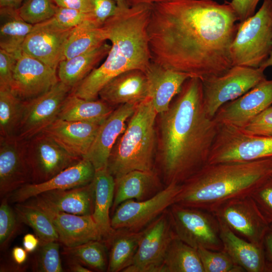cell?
<instances>
[{"label": "cell", "instance_id": "46", "mask_svg": "<svg viewBox=\"0 0 272 272\" xmlns=\"http://www.w3.org/2000/svg\"><path fill=\"white\" fill-rule=\"evenodd\" d=\"M96 22L103 26L116 13L118 6L113 0H90Z\"/></svg>", "mask_w": 272, "mask_h": 272}, {"label": "cell", "instance_id": "30", "mask_svg": "<svg viewBox=\"0 0 272 272\" xmlns=\"http://www.w3.org/2000/svg\"><path fill=\"white\" fill-rule=\"evenodd\" d=\"M143 230H115L105 242L108 249L107 271H123L132 263L137 253Z\"/></svg>", "mask_w": 272, "mask_h": 272}, {"label": "cell", "instance_id": "22", "mask_svg": "<svg viewBox=\"0 0 272 272\" xmlns=\"http://www.w3.org/2000/svg\"><path fill=\"white\" fill-rule=\"evenodd\" d=\"M101 123L69 121L57 118L42 132L70 155L80 159L87 154Z\"/></svg>", "mask_w": 272, "mask_h": 272}, {"label": "cell", "instance_id": "21", "mask_svg": "<svg viewBox=\"0 0 272 272\" xmlns=\"http://www.w3.org/2000/svg\"><path fill=\"white\" fill-rule=\"evenodd\" d=\"M137 105H119L100 124L94 142L84 158L92 163L96 170L107 168L111 150L124 131L126 121L133 114Z\"/></svg>", "mask_w": 272, "mask_h": 272}, {"label": "cell", "instance_id": "18", "mask_svg": "<svg viewBox=\"0 0 272 272\" xmlns=\"http://www.w3.org/2000/svg\"><path fill=\"white\" fill-rule=\"evenodd\" d=\"M25 140L16 136L0 137V194L6 196L31 183L25 148Z\"/></svg>", "mask_w": 272, "mask_h": 272}, {"label": "cell", "instance_id": "3", "mask_svg": "<svg viewBox=\"0 0 272 272\" xmlns=\"http://www.w3.org/2000/svg\"><path fill=\"white\" fill-rule=\"evenodd\" d=\"M151 9L152 4L118 6L115 14L104 24L111 42L107 57L71 94L96 100L102 88L118 75L132 70L146 71L152 61L147 31Z\"/></svg>", "mask_w": 272, "mask_h": 272}, {"label": "cell", "instance_id": "8", "mask_svg": "<svg viewBox=\"0 0 272 272\" xmlns=\"http://www.w3.org/2000/svg\"><path fill=\"white\" fill-rule=\"evenodd\" d=\"M219 125L207 164L272 158V136L250 134L239 128Z\"/></svg>", "mask_w": 272, "mask_h": 272}, {"label": "cell", "instance_id": "51", "mask_svg": "<svg viewBox=\"0 0 272 272\" xmlns=\"http://www.w3.org/2000/svg\"><path fill=\"white\" fill-rule=\"evenodd\" d=\"M263 247L266 261L272 262V229L270 228L264 237Z\"/></svg>", "mask_w": 272, "mask_h": 272}, {"label": "cell", "instance_id": "14", "mask_svg": "<svg viewBox=\"0 0 272 272\" xmlns=\"http://www.w3.org/2000/svg\"><path fill=\"white\" fill-rule=\"evenodd\" d=\"M25 148L32 183L47 181L81 159L70 155L43 132L25 140Z\"/></svg>", "mask_w": 272, "mask_h": 272}, {"label": "cell", "instance_id": "15", "mask_svg": "<svg viewBox=\"0 0 272 272\" xmlns=\"http://www.w3.org/2000/svg\"><path fill=\"white\" fill-rule=\"evenodd\" d=\"M271 106L272 79H266L241 96L222 106L214 118L219 125L242 129Z\"/></svg>", "mask_w": 272, "mask_h": 272}, {"label": "cell", "instance_id": "42", "mask_svg": "<svg viewBox=\"0 0 272 272\" xmlns=\"http://www.w3.org/2000/svg\"><path fill=\"white\" fill-rule=\"evenodd\" d=\"M89 20L96 22L92 13L57 6L53 16L46 21L58 28L67 30L73 29Z\"/></svg>", "mask_w": 272, "mask_h": 272}, {"label": "cell", "instance_id": "39", "mask_svg": "<svg viewBox=\"0 0 272 272\" xmlns=\"http://www.w3.org/2000/svg\"><path fill=\"white\" fill-rule=\"evenodd\" d=\"M57 7L53 0H26L18 11L25 22L34 25L51 18Z\"/></svg>", "mask_w": 272, "mask_h": 272}, {"label": "cell", "instance_id": "55", "mask_svg": "<svg viewBox=\"0 0 272 272\" xmlns=\"http://www.w3.org/2000/svg\"><path fill=\"white\" fill-rule=\"evenodd\" d=\"M272 66V49L268 58L261 65L260 67L266 69L267 67Z\"/></svg>", "mask_w": 272, "mask_h": 272}, {"label": "cell", "instance_id": "53", "mask_svg": "<svg viewBox=\"0 0 272 272\" xmlns=\"http://www.w3.org/2000/svg\"><path fill=\"white\" fill-rule=\"evenodd\" d=\"M176 1L178 0H126V4L128 6L131 7L140 4H153Z\"/></svg>", "mask_w": 272, "mask_h": 272}, {"label": "cell", "instance_id": "27", "mask_svg": "<svg viewBox=\"0 0 272 272\" xmlns=\"http://www.w3.org/2000/svg\"><path fill=\"white\" fill-rule=\"evenodd\" d=\"M223 250L247 272H264L266 259L263 246L241 238L220 221Z\"/></svg>", "mask_w": 272, "mask_h": 272}, {"label": "cell", "instance_id": "35", "mask_svg": "<svg viewBox=\"0 0 272 272\" xmlns=\"http://www.w3.org/2000/svg\"><path fill=\"white\" fill-rule=\"evenodd\" d=\"M14 210L21 223L33 230L40 243L59 241L53 222L39 207L30 202H23L16 203Z\"/></svg>", "mask_w": 272, "mask_h": 272}, {"label": "cell", "instance_id": "44", "mask_svg": "<svg viewBox=\"0 0 272 272\" xmlns=\"http://www.w3.org/2000/svg\"><path fill=\"white\" fill-rule=\"evenodd\" d=\"M242 130L250 134L272 136V106L257 115Z\"/></svg>", "mask_w": 272, "mask_h": 272}, {"label": "cell", "instance_id": "20", "mask_svg": "<svg viewBox=\"0 0 272 272\" xmlns=\"http://www.w3.org/2000/svg\"><path fill=\"white\" fill-rule=\"evenodd\" d=\"M29 202L44 211L53 222L59 242L72 247L92 240L104 241L103 234L92 215H77L55 211L31 198Z\"/></svg>", "mask_w": 272, "mask_h": 272}, {"label": "cell", "instance_id": "28", "mask_svg": "<svg viewBox=\"0 0 272 272\" xmlns=\"http://www.w3.org/2000/svg\"><path fill=\"white\" fill-rule=\"evenodd\" d=\"M94 192V208L92 215L100 228L106 241L114 230L111 225L110 211L114 196L115 179L107 168L96 170L93 180Z\"/></svg>", "mask_w": 272, "mask_h": 272}, {"label": "cell", "instance_id": "1", "mask_svg": "<svg viewBox=\"0 0 272 272\" xmlns=\"http://www.w3.org/2000/svg\"><path fill=\"white\" fill-rule=\"evenodd\" d=\"M239 21L229 2L178 0L152 4L148 26L152 61L203 80L232 66Z\"/></svg>", "mask_w": 272, "mask_h": 272}, {"label": "cell", "instance_id": "32", "mask_svg": "<svg viewBox=\"0 0 272 272\" xmlns=\"http://www.w3.org/2000/svg\"><path fill=\"white\" fill-rule=\"evenodd\" d=\"M33 25L25 22L18 9L1 8L0 47L18 58L22 53V45Z\"/></svg>", "mask_w": 272, "mask_h": 272}, {"label": "cell", "instance_id": "17", "mask_svg": "<svg viewBox=\"0 0 272 272\" xmlns=\"http://www.w3.org/2000/svg\"><path fill=\"white\" fill-rule=\"evenodd\" d=\"M96 170L88 159L82 158L43 182L27 183L7 195L9 202L20 203L50 190L66 189L91 182Z\"/></svg>", "mask_w": 272, "mask_h": 272}, {"label": "cell", "instance_id": "9", "mask_svg": "<svg viewBox=\"0 0 272 272\" xmlns=\"http://www.w3.org/2000/svg\"><path fill=\"white\" fill-rule=\"evenodd\" d=\"M265 69L233 65L224 74L202 81L206 112L214 118L225 103L241 96L266 79Z\"/></svg>", "mask_w": 272, "mask_h": 272}, {"label": "cell", "instance_id": "52", "mask_svg": "<svg viewBox=\"0 0 272 272\" xmlns=\"http://www.w3.org/2000/svg\"><path fill=\"white\" fill-rule=\"evenodd\" d=\"M68 267L70 270L74 272H91L92 271L89 268L86 267L80 262L75 259L69 257Z\"/></svg>", "mask_w": 272, "mask_h": 272}, {"label": "cell", "instance_id": "5", "mask_svg": "<svg viewBox=\"0 0 272 272\" xmlns=\"http://www.w3.org/2000/svg\"><path fill=\"white\" fill-rule=\"evenodd\" d=\"M158 115L148 98L137 105L109 156L107 168L114 178L134 170H155Z\"/></svg>", "mask_w": 272, "mask_h": 272}, {"label": "cell", "instance_id": "43", "mask_svg": "<svg viewBox=\"0 0 272 272\" xmlns=\"http://www.w3.org/2000/svg\"><path fill=\"white\" fill-rule=\"evenodd\" d=\"M250 196L267 222L272 224V175Z\"/></svg>", "mask_w": 272, "mask_h": 272}, {"label": "cell", "instance_id": "25", "mask_svg": "<svg viewBox=\"0 0 272 272\" xmlns=\"http://www.w3.org/2000/svg\"><path fill=\"white\" fill-rule=\"evenodd\" d=\"M115 179L113 212L127 200L143 201L149 199L163 189L165 186L155 170H134Z\"/></svg>", "mask_w": 272, "mask_h": 272}, {"label": "cell", "instance_id": "10", "mask_svg": "<svg viewBox=\"0 0 272 272\" xmlns=\"http://www.w3.org/2000/svg\"><path fill=\"white\" fill-rule=\"evenodd\" d=\"M181 184L171 183L153 197L143 201L129 199L120 203L111 218L114 230L142 231L175 203Z\"/></svg>", "mask_w": 272, "mask_h": 272}, {"label": "cell", "instance_id": "34", "mask_svg": "<svg viewBox=\"0 0 272 272\" xmlns=\"http://www.w3.org/2000/svg\"><path fill=\"white\" fill-rule=\"evenodd\" d=\"M162 272H204L197 249L176 236L165 254Z\"/></svg>", "mask_w": 272, "mask_h": 272}, {"label": "cell", "instance_id": "31", "mask_svg": "<svg viewBox=\"0 0 272 272\" xmlns=\"http://www.w3.org/2000/svg\"><path fill=\"white\" fill-rule=\"evenodd\" d=\"M113 110L112 106L101 99L87 100L70 93L61 106L58 118L101 123Z\"/></svg>", "mask_w": 272, "mask_h": 272}, {"label": "cell", "instance_id": "47", "mask_svg": "<svg viewBox=\"0 0 272 272\" xmlns=\"http://www.w3.org/2000/svg\"><path fill=\"white\" fill-rule=\"evenodd\" d=\"M260 0H232L229 2L235 11L239 22L251 17L255 13V10Z\"/></svg>", "mask_w": 272, "mask_h": 272}, {"label": "cell", "instance_id": "37", "mask_svg": "<svg viewBox=\"0 0 272 272\" xmlns=\"http://www.w3.org/2000/svg\"><path fill=\"white\" fill-rule=\"evenodd\" d=\"M23 101L9 88H0V137H16L20 125Z\"/></svg>", "mask_w": 272, "mask_h": 272}, {"label": "cell", "instance_id": "36", "mask_svg": "<svg viewBox=\"0 0 272 272\" xmlns=\"http://www.w3.org/2000/svg\"><path fill=\"white\" fill-rule=\"evenodd\" d=\"M63 253L91 269L107 270L108 249L104 241L92 240L74 247H64Z\"/></svg>", "mask_w": 272, "mask_h": 272}, {"label": "cell", "instance_id": "19", "mask_svg": "<svg viewBox=\"0 0 272 272\" xmlns=\"http://www.w3.org/2000/svg\"><path fill=\"white\" fill-rule=\"evenodd\" d=\"M72 29H61L46 21L34 25L23 44L22 53L57 70Z\"/></svg>", "mask_w": 272, "mask_h": 272}, {"label": "cell", "instance_id": "16", "mask_svg": "<svg viewBox=\"0 0 272 272\" xmlns=\"http://www.w3.org/2000/svg\"><path fill=\"white\" fill-rule=\"evenodd\" d=\"M58 81L56 70L22 53L16 62L11 89L26 101L45 93Z\"/></svg>", "mask_w": 272, "mask_h": 272}, {"label": "cell", "instance_id": "23", "mask_svg": "<svg viewBox=\"0 0 272 272\" xmlns=\"http://www.w3.org/2000/svg\"><path fill=\"white\" fill-rule=\"evenodd\" d=\"M148 82L146 73L140 70L123 72L109 81L98 97L111 106L138 105L148 98Z\"/></svg>", "mask_w": 272, "mask_h": 272}, {"label": "cell", "instance_id": "12", "mask_svg": "<svg viewBox=\"0 0 272 272\" xmlns=\"http://www.w3.org/2000/svg\"><path fill=\"white\" fill-rule=\"evenodd\" d=\"M211 212L239 236L263 246L270 225L250 195L228 200Z\"/></svg>", "mask_w": 272, "mask_h": 272}, {"label": "cell", "instance_id": "13", "mask_svg": "<svg viewBox=\"0 0 272 272\" xmlns=\"http://www.w3.org/2000/svg\"><path fill=\"white\" fill-rule=\"evenodd\" d=\"M72 90V88L59 81L45 93L23 101L16 137L27 140L42 132L58 118L61 106Z\"/></svg>", "mask_w": 272, "mask_h": 272}, {"label": "cell", "instance_id": "41", "mask_svg": "<svg viewBox=\"0 0 272 272\" xmlns=\"http://www.w3.org/2000/svg\"><path fill=\"white\" fill-rule=\"evenodd\" d=\"M8 197L3 198L0 206V246L6 248L18 231L20 221L14 210L9 205Z\"/></svg>", "mask_w": 272, "mask_h": 272}, {"label": "cell", "instance_id": "4", "mask_svg": "<svg viewBox=\"0 0 272 272\" xmlns=\"http://www.w3.org/2000/svg\"><path fill=\"white\" fill-rule=\"evenodd\" d=\"M272 175V158L207 164L181 184L175 203L212 212L251 193Z\"/></svg>", "mask_w": 272, "mask_h": 272}, {"label": "cell", "instance_id": "7", "mask_svg": "<svg viewBox=\"0 0 272 272\" xmlns=\"http://www.w3.org/2000/svg\"><path fill=\"white\" fill-rule=\"evenodd\" d=\"M168 211L176 236L197 249L203 247L223 249L220 237V223L211 212L195 208L172 204Z\"/></svg>", "mask_w": 272, "mask_h": 272}, {"label": "cell", "instance_id": "48", "mask_svg": "<svg viewBox=\"0 0 272 272\" xmlns=\"http://www.w3.org/2000/svg\"><path fill=\"white\" fill-rule=\"evenodd\" d=\"M53 1L58 7L72 9L85 13L93 14V8L90 0Z\"/></svg>", "mask_w": 272, "mask_h": 272}, {"label": "cell", "instance_id": "56", "mask_svg": "<svg viewBox=\"0 0 272 272\" xmlns=\"http://www.w3.org/2000/svg\"><path fill=\"white\" fill-rule=\"evenodd\" d=\"M264 272H272V262L266 261Z\"/></svg>", "mask_w": 272, "mask_h": 272}, {"label": "cell", "instance_id": "33", "mask_svg": "<svg viewBox=\"0 0 272 272\" xmlns=\"http://www.w3.org/2000/svg\"><path fill=\"white\" fill-rule=\"evenodd\" d=\"M108 31L96 21H86L74 28L65 43L62 60H66L95 48L108 40Z\"/></svg>", "mask_w": 272, "mask_h": 272}, {"label": "cell", "instance_id": "54", "mask_svg": "<svg viewBox=\"0 0 272 272\" xmlns=\"http://www.w3.org/2000/svg\"><path fill=\"white\" fill-rule=\"evenodd\" d=\"M23 0H0L1 8H12L18 9Z\"/></svg>", "mask_w": 272, "mask_h": 272}, {"label": "cell", "instance_id": "58", "mask_svg": "<svg viewBox=\"0 0 272 272\" xmlns=\"http://www.w3.org/2000/svg\"><path fill=\"white\" fill-rule=\"evenodd\" d=\"M270 228L272 229V224L270 225Z\"/></svg>", "mask_w": 272, "mask_h": 272}, {"label": "cell", "instance_id": "29", "mask_svg": "<svg viewBox=\"0 0 272 272\" xmlns=\"http://www.w3.org/2000/svg\"><path fill=\"white\" fill-rule=\"evenodd\" d=\"M110 48L105 42L88 51L61 60L57 69L59 81L73 89L95 68Z\"/></svg>", "mask_w": 272, "mask_h": 272}, {"label": "cell", "instance_id": "24", "mask_svg": "<svg viewBox=\"0 0 272 272\" xmlns=\"http://www.w3.org/2000/svg\"><path fill=\"white\" fill-rule=\"evenodd\" d=\"M148 82V96L158 114L166 111L180 92L189 75L171 70L151 61L145 72Z\"/></svg>", "mask_w": 272, "mask_h": 272}, {"label": "cell", "instance_id": "6", "mask_svg": "<svg viewBox=\"0 0 272 272\" xmlns=\"http://www.w3.org/2000/svg\"><path fill=\"white\" fill-rule=\"evenodd\" d=\"M272 49V0H263L253 16L239 22L230 47L233 65L259 67Z\"/></svg>", "mask_w": 272, "mask_h": 272}, {"label": "cell", "instance_id": "45", "mask_svg": "<svg viewBox=\"0 0 272 272\" xmlns=\"http://www.w3.org/2000/svg\"><path fill=\"white\" fill-rule=\"evenodd\" d=\"M18 57L0 49V88H11Z\"/></svg>", "mask_w": 272, "mask_h": 272}, {"label": "cell", "instance_id": "26", "mask_svg": "<svg viewBox=\"0 0 272 272\" xmlns=\"http://www.w3.org/2000/svg\"><path fill=\"white\" fill-rule=\"evenodd\" d=\"M32 198L56 211L92 215L95 199L93 182L77 187L48 191Z\"/></svg>", "mask_w": 272, "mask_h": 272}, {"label": "cell", "instance_id": "49", "mask_svg": "<svg viewBox=\"0 0 272 272\" xmlns=\"http://www.w3.org/2000/svg\"><path fill=\"white\" fill-rule=\"evenodd\" d=\"M40 244V240L36 235L28 233L23 237V248L28 253L34 251L38 247H39Z\"/></svg>", "mask_w": 272, "mask_h": 272}, {"label": "cell", "instance_id": "2", "mask_svg": "<svg viewBox=\"0 0 272 272\" xmlns=\"http://www.w3.org/2000/svg\"><path fill=\"white\" fill-rule=\"evenodd\" d=\"M159 115L155 170L165 186L181 184L208 163L219 126L206 112L201 79H188Z\"/></svg>", "mask_w": 272, "mask_h": 272}, {"label": "cell", "instance_id": "38", "mask_svg": "<svg viewBox=\"0 0 272 272\" xmlns=\"http://www.w3.org/2000/svg\"><path fill=\"white\" fill-rule=\"evenodd\" d=\"M204 272H245L223 250L215 251L199 247L197 249Z\"/></svg>", "mask_w": 272, "mask_h": 272}, {"label": "cell", "instance_id": "57", "mask_svg": "<svg viewBox=\"0 0 272 272\" xmlns=\"http://www.w3.org/2000/svg\"><path fill=\"white\" fill-rule=\"evenodd\" d=\"M117 5V6H121L126 4V0H113Z\"/></svg>", "mask_w": 272, "mask_h": 272}, {"label": "cell", "instance_id": "11", "mask_svg": "<svg viewBox=\"0 0 272 272\" xmlns=\"http://www.w3.org/2000/svg\"><path fill=\"white\" fill-rule=\"evenodd\" d=\"M175 237L168 209L143 230L133 260L122 272H162L167 250Z\"/></svg>", "mask_w": 272, "mask_h": 272}, {"label": "cell", "instance_id": "40", "mask_svg": "<svg viewBox=\"0 0 272 272\" xmlns=\"http://www.w3.org/2000/svg\"><path fill=\"white\" fill-rule=\"evenodd\" d=\"M58 241L40 243L34 263V269L39 272H62Z\"/></svg>", "mask_w": 272, "mask_h": 272}, {"label": "cell", "instance_id": "50", "mask_svg": "<svg viewBox=\"0 0 272 272\" xmlns=\"http://www.w3.org/2000/svg\"><path fill=\"white\" fill-rule=\"evenodd\" d=\"M28 253L23 247H14L12 251V257L14 262L17 265H21L26 261Z\"/></svg>", "mask_w": 272, "mask_h": 272}]
</instances>
